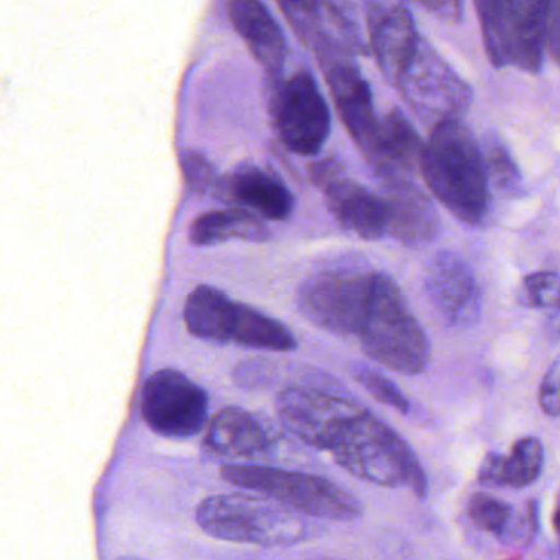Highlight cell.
<instances>
[{"label": "cell", "mask_w": 560, "mask_h": 560, "mask_svg": "<svg viewBox=\"0 0 560 560\" xmlns=\"http://www.w3.org/2000/svg\"><path fill=\"white\" fill-rule=\"evenodd\" d=\"M421 173L433 196L460 222L480 226L489 217L490 186L482 148L460 120L433 127Z\"/></svg>", "instance_id": "cell-1"}, {"label": "cell", "mask_w": 560, "mask_h": 560, "mask_svg": "<svg viewBox=\"0 0 560 560\" xmlns=\"http://www.w3.org/2000/svg\"><path fill=\"white\" fill-rule=\"evenodd\" d=\"M329 453L358 479L381 487H408L420 499L428 495V480L407 441L369 410L351 421Z\"/></svg>", "instance_id": "cell-2"}, {"label": "cell", "mask_w": 560, "mask_h": 560, "mask_svg": "<svg viewBox=\"0 0 560 560\" xmlns=\"http://www.w3.org/2000/svg\"><path fill=\"white\" fill-rule=\"evenodd\" d=\"M196 516L207 535L236 545L287 548L310 536L302 515L255 492L209 497Z\"/></svg>", "instance_id": "cell-3"}, {"label": "cell", "mask_w": 560, "mask_h": 560, "mask_svg": "<svg viewBox=\"0 0 560 560\" xmlns=\"http://www.w3.org/2000/svg\"><path fill=\"white\" fill-rule=\"evenodd\" d=\"M369 358L400 374H420L430 362L427 332L394 280L375 272L368 313L358 332Z\"/></svg>", "instance_id": "cell-4"}, {"label": "cell", "mask_w": 560, "mask_h": 560, "mask_svg": "<svg viewBox=\"0 0 560 560\" xmlns=\"http://www.w3.org/2000/svg\"><path fill=\"white\" fill-rule=\"evenodd\" d=\"M220 474L232 486L269 497L299 515L335 522L362 515L361 503L351 493L323 477L261 466H223Z\"/></svg>", "instance_id": "cell-5"}, {"label": "cell", "mask_w": 560, "mask_h": 560, "mask_svg": "<svg viewBox=\"0 0 560 560\" xmlns=\"http://www.w3.org/2000/svg\"><path fill=\"white\" fill-rule=\"evenodd\" d=\"M313 46L325 69L326 82L331 89L336 108L372 170L384 177V180L400 174L395 173L385 160L381 141V124L375 120L371 88L362 78L358 66L349 58L348 51H345L341 45L332 42L323 32L319 33Z\"/></svg>", "instance_id": "cell-6"}, {"label": "cell", "mask_w": 560, "mask_h": 560, "mask_svg": "<svg viewBox=\"0 0 560 560\" xmlns=\"http://www.w3.org/2000/svg\"><path fill=\"white\" fill-rule=\"evenodd\" d=\"M375 272L368 269L329 268L303 282L296 293L306 319L336 335H358L371 300Z\"/></svg>", "instance_id": "cell-7"}, {"label": "cell", "mask_w": 560, "mask_h": 560, "mask_svg": "<svg viewBox=\"0 0 560 560\" xmlns=\"http://www.w3.org/2000/svg\"><path fill=\"white\" fill-rule=\"evenodd\" d=\"M397 85L410 107L433 127L460 120L472 102L469 84L424 39Z\"/></svg>", "instance_id": "cell-8"}, {"label": "cell", "mask_w": 560, "mask_h": 560, "mask_svg": "<svg viewBox=\"0 0 560 560\" xmlns=\"http://www.w3.org/2000/svg\"><path fill=\"white\" fill-rule=\"evenodd\" d=\"M141 413L154 433L187 440L206 428L209 395L183 372L161 369L144 384Z\"/></svg>", "instance_id": "cell-9"}, {"label": "cell", "mask_w": 560, "mask_h": 560, "mask_svg": "<svg viewBox=\"0 0 560 560\" xmlns=\"http://www.w3.org/2000/svg\"><path fill=\"white\" fill-rule=\"evenodd\" d=\"M549 0H500L492 28L483 36L495 68L538 72L546 49Z\"/></svg>", "instance_id": "cell-10"}, {"label": "cell", "mask_w": 560, "mask_h": 560, "mask_svg": "<svg viewBox=\"0 0 560 560\" xmlns=\"http://www.w3.org/2000/svg\"><path fill=\"white\" fill-rule=\"evenodd\" d=\"M364 410L352 398L312 387H289L276 398L280 423L303 443L328 453Z\"/></svg>", "instance_id": "cell-11"}, {"label": "cell", "mask_w": 560, "mask_h": 560, "mask_svg": "<svg viewBox=\"0 0 560 560\" xmlns=\"http://www.w3.org/2000/svg\"><path fill=\"white\" fill-rule=\"evenodd\" d=\"M271 108L280 140L292 153L315 156L325 147L331 115L312 72L299 71L280 82Z\"/></svg>", "instance_id": "cell-12"}, {"label": "cell", "mask_w": 560, "mask_h": 560, "mask_svg": "<svg viewBox=\"0 0 560 560\" xmlns=\"http://www.w3.org/2000/svg\"><path fill=\"white\" fill-rule=\"evenodd\" d=\"M424 290L451 328H467L482 310L479 283L469 266L453 253H438L424 271Z\"/></svg>", "instance_id": "cell-13"}, {"label": "cell", "mask_w": 560, "mask_h": 560, "mask_svg": "<svg viewBox=\"0 0 560 560\" xmlns=\"http://www.w3.org/2000/svg\"><path fill=\"white\" fill-rule=\"evenodd\" d=\"M388 233L410 248H423L440 235V219L427 194L405 174L385 179Z\"/></svg>", "instance_id": "cell-14"}, {"label": "cell", "mask_w": 560, "mask_h": 560, "mask_svg": "<svg viewBox=\"0 0 560 560\" xmlns=\"http://www.w3.org/2000/svg\"><path fill=\"white\" fill-rule=\"evenodd\" d=\"M329 212L339 225L362 240H378L387 235L390 225L387 202L361 184L342 176L323 190Z\"/></svg>", "instance_id": "cell-15"}, {"label": "cell", "mask_w": 560, "mask_h": 560, "mask_svg": "<svg viewBox=\"0 0 560 560\" xmlns=\"http://www.w3.org/2000/svg\"><path fill=\"white\" fill-rule=\"evenodd\" d=\"M229 19L256 61L278 78L285 61L287 43L268 7L261 0H230Z\"/></svg>", "instance_id": "cell-16"}, {"label": "cell", "mask_w": 560, "mask_h": 560, "mask_svg": "<svg viewBox=\"0 0 560 560\" xmlns=\"http://www.w3.org/2000/svg\"><path fill=\"white\" fill-rule=\"evenodd\" d=\"M203 444L219 456L252 459L268 454L275 440L255 415L232 407L223 408L209 421Z\"/></svg>", "instance_id": "cell-17"}, {"label": "cell", "mask_w": 560, "mask_h": 560, "mask_svg": "<svg viewBox=\"0 0 560 560\" xmlns=\"http://www.w3.org/2000/svg\"><path fill=\"white\" fill-rule=\"evenodd\" d=\"M372 49L388 78L397 81L413 58L420 36L404 5L382 7L372 19Z\"/></svg>", "instance_id": "cell-18"}, {"label": "cell", "mask_w": 560, "mask_h": 560, "mask_svg": "<svg viewBox=\"0 0 560 560\" xmlns=\"http://www.w3.org/2000/svg\"><path fill=\"white\" fill-rule=\"evenodd\" d=\"M229 194L272 222L290 219L295 199L275 174L256 166H240L229 179Z\"/></svg>", "instance_id": "cell-19"}, {"label": "cell", "mask_w": 560, "mask_h": 560, "mask_svg": "<svg viewBox=\"0 0 560 560\" xmlns=\"http://www.w3.org/2000/svg\"><path fill=\"white\" fill-rule=\"evenodd\" d=\"M238 303L212 285H199L187 296L184 319L197 338L210 342H230Z\"/></svg>", "instance_id": "cell-20"}, {"label": "cell", "mask_w": 560, "mask_h": 560, "mask_svg": "<svg viewBox=\"0 0 560 560\" xmlns=\"http://www.w3.org/2000/svg\"><path fill=\"white\" fill-rule=\"evenodd\" d=\"M189 240L196 246L220 245L230 240L259 243L269 240V232L258 217L246 210H213L194 220Z\"/></svg>", "instance_id": "cell-21"}, {"label": "cell", "mask_w": 560, "mask_h": 560, "mask_svg": "<svg viewBox=\"0 0 560 560\" xmlns=\"http://www.w3.org/2000/svg\"><path fill=\"white\" fill-rule=\"evenodd\" d=\"M245 348L271 352H289L296 348V339L289 328L266 313L238 303L232 341Z\"/></svg>", "instance_id": "cell-22"}, {"label": "cell", "mask_w": 560, "mask_h": 560, "mask_svg": "<svg viewBox=\"0 0 560 560\" xmlns=\"http://www.w3.org/2000/svg\"><path fill=\"white\" fill-rule=\"evenodd\" d=\"M382 150L395 173L415 174L421 170L424 144L407 117L392 110L381 124Z\"/></svg>", "instance_id": "cell-23"}, {"label": "cell", "mask_w": 560, "mask_h": 560, "mask_svg": "<svg viewBox=\"0 0 560 560\" xmlns=\"http://www.w3.org/2000/svg\"><path fill=\"white\" fill-rule=\"evenodd\" d=\"M489 183L505 197H522L525 192L523 176L505 144L497 137H490L482 150Z\"/></svg>", "instance_id": "cell-24"}, {"label": "cell", "mask_w": 560, "mask_h": 560, "mask_svg": "<svg viewBox=\"0 0 560 560\" xmlns=\"http://www.w3.org/2000/svg\"><path fill=\"white\" fill-rule=\"evenodd\" d=\"M545 466V447L538 438H522L513 446L512 454L506 456V470H509V487L525 489L532 486L541 476Z\"/></svg>", "instance_id": "cell-25"}, {"label": "cell", "mask_w": 560, "mask_h": 560, "mask_svg": "<svg viewBox=\"0 0 560 560\" xmlns=\"http://www.w3.org/2000/svg\"><path fill=\"white\" fill-rule=\"evenodd\" d=\"M287 22L305 45H313L322 32V0H278Z\"/></svg>", "instance_id": "cell-26"}, {"label": "cell", "mask_w": 560, "mask_h": 560, "mask_svg": "<svg viewBox=\"0 0 560 560\" xmlns=\"http://www.w3.org/2000/svg\"><path fill=\"white\" fill-rule=\"evenodd\" d=\"M512 513L513 509L509 503L486 493H477L469 502L470 520L483 532L495 536L502 535Z\"/></svg>", "instance_id": "cell-27"}, {"label": "cell", "mask_w": 560, "mask_h": 560, "mask_svg": "<svg viewBox=\"0 0 560 560\" xmlns=\"http://www.w3.org/2000/svg\"><path fill=\"white\" fill-rule=\"evenodd\" d=\"M354 377L372 397H375V400L395 408L400 413H407L410 410L407 397L401 394L400 388L387 375L372 371L371 368H365V365H359V368H355Z\"/></svg>", "instance_id": "cell-28"}, {"label": "cell", "mask_w": 560, "mask_h": 560, "mask_svg": "<svg viewBox=\"0 0 560 560\" xmlns=\"http://www.w3.org/2000/svg\"><path fill=\"white\" fill-rule=\"evenodd\" d=\"M536 533H538V506L536 502L529 500L518 513H512L499 539L503 545L523 548L532 545Z\"/></svg>", "instance_id": "cell-29"}, {"label": "cell", "mask_w": 560, "mask_h": 560, "mask_svg": "<svg viewBox=\"0 0 560 560\" xmlns=\"http://www.w3.org/2000/svg\"><path fill=\"white\" fill-rule=\"evenodd\" d=\"M526 302L538 308H551L560 302V276L556 272H535L525 279Z\"/></svg>", "instance_id": "cell-30"}, {"label": "cell", "mask_w": 560, "mask_h": 560, "mask_svg": "<svg viewBox=\"0 0 560 560\" xmlns=\"http://www.w3.org/2000/svg\"><path fill=\"white\" fill-rule=\"evenodd\" d=\"M183 170L190 189L206 192L215 184V171L202 154L187 151L183 156Z\"/></svg>", "instance_id": "cell-31"}, {"label": "cell", "mask_w": 560, "mask_h": 560, "mask_svg": "<svg viewBox=\"0 0 560 560\" xmlns=\"http://www.w3.org/2000/svg\"><path fill=\"white\" fill-rule=\"evenodd\" d=\"M539 405L548 417L560 415V358L552 362L539 388Z\"/></svg>", "instance_id": "cell-32"}, {"label": "cell", "mask_w": 560, "mask_h": 560, "mask_svg": "<svg viewBox=\"0 0 560 560\" xmlns=\"http://www.w3.org/2000/svg\"><path fill=\"white\" fill-rule=\"evenodd\" d=\"M477 480L482 486L492 489H505L509 487V470H506V456L502 454H487L486 459L480 464Z\"/></svg>", "instance_id": "cell-33"}, {"label": "cell", "mask_w": 560, "mask_h": 560, "mask_svg": "<svg viewBox=\"0 0 560 560\" xmlns=\"http://www.w3.org/2000/svg\"><path fill=\"white\" fill-rule=\"evenodd\" d=\"M342 177V166L339 161L328 158V160L316 161L310 167V179L318 187L319 190H325L326 187L331 186L336 180Z\"/></svg>", "instance_id": "cell-34"}, {"label": "cell", "mask_w": 560, "mask_h": 560, "mask_svg": "<svg viewBox=\"0 0 560 560\" xmlns=\"http://www.w3.org/2000/svg\"><path fill=\"white\" fill-rule=\"evenodd\" d=\"M418 5L446 22H460L464 13V0H415Z\"/></svg>", "instance_id": "cell-35"}, {"label": "cell", "mask_w": 560, "mask_h": 560, "mask_svg": "<svg viewBox=\"0 0 560 560\" xmlns=\"http://www.w3.org/2000/svg\"><path fill=\"white\" fill-rule=\"evenodd\" d=\"M546 48L560 66V0H549Z\"/></svg>", "instance_id": "cell-36"}, {"label": "cell", "mask_w": 560, "mask_h": 560, "mask_svg": "<svg viewBox=\"0 0 560 560\" xmlns=\"http://www.w3.org/2000/svg\"><path fill=\"white\" fill-rule=\"evenodd\" d=\"M474 3H476L477 16H479L482 36H486L487 33L490 32V28H492L500 0H474Z\"/></svg>", "instance_id": "cell-37"}, {"label": "cell", "mask_w": 560, "mask_h": 560, "mask_svg": "<svg viewBox=\"0 0 560 560\" xmlns=\"http://www.w3.org/2000/svg\"><path fill=\"white\" fill-rule=\"evenodd\" d=\"M549 310H551L548 316L549 331H551V335L556 336V338H560V302L556 303V305L551 306Z\"/></svg>", "instance_id": "cell-38"}, {"label": "cell", "mask_w": 560, "mask_h": 560, "mask_svg": "<svg viewBox=\"0 0 560 560\" xmlns=\"http://www.w3.org/2000/svg\"><path fill=\"white\" fill-rule=\"evenodd\" d=\"M552 526H555L556 535H558L560 541V492L558 499H556L555 513H552Z\"/></svg>", "instance_id": "cell-39"}, {"label": "cell", "mask_w": 560, "mask_h": 560, "mask_svg": "<svg viewBox=\"0 0 560 560\" xmlns=\"http://www.w3.org/2000/svg\"><path fill=\"white\" fill-rule=\"evenodd\" d=\"M133 560H137V559H133Z\"/></svg>", "instance_id": "cell-40"}]
</instances>
